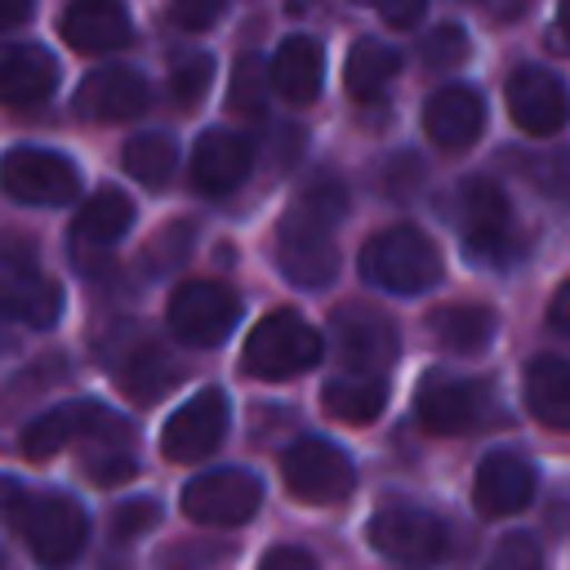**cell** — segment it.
Wrapping results in <instances>:
<instances>
[{
    "mask_svg": "<svg viewBox=\"0 0 570 570\" xmlns=\"http://www.w3.org/2000/svg\"><path fill=\"white\" fill-rule=\"evenodd\" d=\"M4 494H9L13 530L22 534L31 561L40 570H71L89 534L85 508L67 494H22L13 481L4 485Z\"/></svg>",
    "mask_w": 570,
    "mask_h": 570,
    "instance_id": "cell-1",
    "label": "cell"
},
{
    "mask_svg": "<svg viewBox=\"0 0 570 570\" xmlns=\"http://www.w3.org/2000/svg\"><path fill=\"white\" fill-rule=\"evenodd\" d=\"M361 276L387 294H423L441 281V249L419 227H387L365 240Z\"/></svg>",
    "mask_w": 570,
    "mask_h": 570,
    "instance_id": "cell-2",
    "label": "cell"
},
{
    "mask_svg": "<svg viewBox=\"0 0 570 570\" xmlns=\"http://www.w3.org/2000/svg\"><path fill=\"white\" fill-rule=\"evenodd\" d=\"M459 236L472 263L508 267L521 258V236L512 223V205L490 178H468L459 187Z\"/></svg>",
    "mask_w": 570,
    "mask_h": 570,
    "instance_id": "cell-3",
    "label": "cell"
},
{
    "mask_svg": "<svg viewBox=\"0 0 570 570\" xmlns=\"http://www.w3.org/2000/svg\"><path fill=\"white\" fill-rule=\"evenodd\" d=\"M321 361V334L298 316V312H272L263 316L249 338H245V352H240V365L245 374L254 379H294L303 370H312Z\"/></svg>",
    "mask_w": 570,
    "mask_h": 570,
    "instance_id": "cell-4",
    "label": "cell"
},
{
    "mask_svg": "<svg viewBox=\"0 0 570 570\" xmlns=\"http://www.w3.org/2000/svg\"><path fill=\"white\" fill-rule=\"evenodd\" d=\"M370 543H374V552H383L396 566L428 570L445 557L450 534H445V521L419 503H383L370 517Z\"/></svg>",
    "mask_w": 570,
    "mask_h": 570,
    "instance_id": "cell-5",
    "label": "cell"
},
{
    "mask_svg": "<svg viewBox=\"0 0 570 570\" xmlns=\"http://www.w3.org/2000/svg\"><path fill=\"white\" fill-rule=\"evenodd\" d=\"M414 410L419 423L436 436H454V432H476L481 423H490L494 405H490V387L481 379H463V374H445L432 370L419 392H414Z\"/></svg>",
    "mask_w": 570,
    "mask_h": 570,
    "instance_id": "cell-6",
    "label": "cell"
},
{
    "mask_svg": "<svg viewBox=\"0 0 570 570\" xmlns=\"http://www.w3.org/2000/svg\"><path fill=\"white\" fill-rule=\"evenodd\" d=\"M240 321V298L218 281H183L169 294V330L187 347H218Z\"/></svg>",
    "mask_w": 570,
    "mask_h": 570,
    "instance_id": "cell-7",
    "label": "cell"
},
{
    "mask_svg": "<svg viewBox=\"0 0 570 570\" xmlns=\"http://www.w3.org/2000/svg\"><path fill=\"white\" fill-rule=\"evenodd\" d=\"M281 476L289 485L294 499L303 503H338L352 494L356 485V468L352 459L321 436H303L281 454Z\"/></svg>",
    "mask_w": 570,
    "mask_h": 570,
    "instance_id": "cell-8",
    "label": "cell"
},
{
    "mask_svg": "<svg viewBox=\"0 0 570 570\" xmlns=\"http://www.w3.org/2000/svg\"><path fill=\"white\" fill-rule=\"evenodd\" d=\"M258 503H263V481L245 468L200 472L183 490V512L200 525H240L258 512Z\"/></svg>",
    "mask_w": 570,
    "mask_h": 570,
    "instance_id": "cell-9",
    "label": "cell"
},
{
    "mask_svg": "<svg viewBox=\"0 0 570 570\" xmlns=\"http://www.w3.org/2000/svg\"><path fill=\"white\" fill-rule=\"evenodd\" d=\"M80 436L125 441L129 428H125L116 414H107L102 405H94V401H62V405L45 410L40 419H31V423L22 428V454H27V459H49V454H58L62 445H71V441H80Z\"/></svg>",
    "mask_w": 570,
    "mask_h": 570,
    "instance_id": "cell-10",
    "label": "cell"
},
{
    "mask_svg": "<svg viewBox=\"0 0 570 570\" xmlns=\"http://www.w3.org/2000/svg\"><path fill=\"white\" fill-rule=\"evenodd\" d=\"M227 436V396L218 387H200L191 401H183L165 432H160V454L169 463H200L209 459Z\"/></svg>",
    "mask_w": 570,
    "mask_h": 570,
    "instance_id": "cell-11",
    "label": "cell"
},
{
    "mask_svg": "<svg viewBox=\"0 0 570 570\" xmlns=\"http://www.w3.org/2000/svg\"><path fill=\"white\" fill-rule=\"evenodd\" d=\"M4 191L27 205H67L80 191V174L67 156L45 147H9L4 156Z\"/></svg>",
    "mask_w": 570,
    "mask_h": 570,
    "instance_id": "cell-12",
    "label": "cell"
},
{
    "mask_svg": "<svg viewBox=\"0 0 570 570\" xmlns=\"http://www.w3.org/2000/svg\"><path fill=\"white\" fill-rule=\"evenodd\" d=\"M334 347L338 356L356 370V374H383L396 352H401V338H396V325L374 312V307H338L334 312Z\"/></svg>",
    "mask_w": 570,
    "mask_h": 570,
    "instance_id": "cell-13",
    "label": "cell"
},
{
    "mask_svg": "<svg viewBox=\"0 0 570 570\" xmlns=\"http://www.w3.org/2000/svg\"><path fill=\"white\" fill-rule=\"evenodd\" d=\"M147 102H151V89L134 67H98L80 80V89L71 98L76 116L89 120V125L134 120V116L147 111Z\"/></svg>",
    "mask_w": 570,
    "mask_h": 570,
    "instance_id": "cell-14",
    "label": "cell"
},
{
    "mask_svg": "<svg viewBox=\"0 0 570 570\" xmlns=\"http://www.w3.org/2000/svg\"><path fill=\"white\" fill-rule=\"evenodd\" d=\"M276 263L298 289H321L338 272V249L330 240V227L307 223L298 214H285L281 236H276Z\"/></svg>",
    "mask_w": 570,
    "mask_h": 570,
    "instance_id": "cell-15",
    "label": "cell"
},
{
    "mask_svg": "<svg viewBox=\"0 0 570 570\" xmlns=\"http://www.w3.org/2000/svg\"><path fill=\"white\" fill-rule=\"evenodd\" d=\"M134 227V200L116 187H102L94 191L80 214L71 218V232H67V249L80 267H94V258H107V249Z\"/></svg>",
    "mask_w": 570,
    "mask_h": 570,
    "instance_id": "cell-16",
    "label": "cell"
},
{
    "mask_svg": "<svg viewBox=\"0 0 570 570\" xmlns=\"http://www.w3.org/2000/svg\"><path fill=\"white\" fill-rule=\"evenodd\" d=\"M508 111H512V120L525 134L548 138V134H557L566 125L570 94H566V85L552 71H543V67H517L508 76Z\"/></svg>",
    "mask_w": 570,
    "mask_h": 570,
    "instance_id": "cell-17",
    "label": "cell"
},
{
    "mask_svg": "<svg viewBox=\"0 0 570 570\" xmlns=\"http://www.w3.org/2000/svg\"><path fill=\"white\" fill-rule=\"evenodd\" d=\"M254 165V142L232 129H209L191 147V183L205 196H227L249 178Z\"/></svg>",
    "mask_w": 570,
    "mask_h": 570,
    "instance_id": "cell-18",
    "label": "cell"
},
{
    "mask_svg": "<svg viewBox=\"0 0 570 570\" xmlns=\"http://www.w3.org/2000/svg\"><path fill=\"white\" fill-rule=\"evenodd\" d=\"M534 468L512 454V450H494L481 459L476 468V481H472V503L476 512L485 517H508V512H521L530 499H534Z\"/></svg>",
    "mask_w": 570,
    "mask_h": 570,
    "instance_id": "cell-19",
    "label": "cell"
},
{
    "mask_svg": "<svg viewBox=\"0 0 570 570\" xmlns=\"http://www.w3.org/2000/svg\"><path fill=\"white\" fill-rule=\"evenodd\" d=\"M58 31L76 53H107L129 45L134 22L125 0H71L58 18Z\"/></svg>",
    "mask_w": 570,
    "mask_h": 570,
    "instance_id": "cell-20",
    "label": "cell"
},
{
    "mask_svg": "<svg viewBox=\"0 0 570 570\" xmlns=\"http://www.w3.org/2000/svg\"><path fill=\"white\" fill-rule=\"evenodd\" d=\"M423 129L436 147L445 151H459V147H472L476 134L485 129V102L476 89L468 85H445L436 89L428 102H423Z\"/></svg>",
    "mask_w": 570,
    "mask_h": 570,
    "instance_id": "cell-21",
    "label": "cell"
},
{
    "mask_svg": "<svg viewBox=\"0 0 570 570\" xmlns=\"http://www.w3.org/2000/svg\"><path fill=\"white\" fill-rule=\"evenodd\" d=\"M4 312L31 330H49L62 316V289L40 276L22 249H9L4 258Z\"/></svg>",
    "mask_w": 570,
    "mask_h": 570,
    "instance_id": "cell-22",
    "label": "cell"
},
{
    "mask_svg": "<svg viewBox=\"0 0 570 570\" xmlns=\"http://www.w3.org/2000/svg\"><path fill=\"white\" fill-rule=\"evenodd\" d=\"M428 334L436 338V347L472 356V352H485L494 343L499 316L485 303H445V307L428 312Z\"/></svg>",
    "mask_w": 570,
    "mask_h": 570,
    "instance_id": "cell-23",
    "label": "cell"
},
{
    "mask_svg": "<svg viewBox=\"0 0 570 570\" xmlns=\"http://www.w3.org/2000/svg\"><path fill=\"white\" fill-rule=\"evenodd\" d=\"M525 410L557 432H570V361L561 356H534L521 379Z\"/></svg>",
    "mask_w": 570,
    "mask_h": 570,
    "instance_id": "cell-24",
    "label": "cell"
},
{
    "mask_svg": "<svg viewBox=\"0 0 570 570\" xmlns=\"http://www.w3.org/2000/svg\"><path fill=\"white\" fill-rule=\"evenodd\" d=\"M53 85H58V67L40 45H9L0 62V98L9 107H36L53 94Z\"/></svg>",
    "mask_w": 570,
    "mask_h": 570,
    "instance_id": "cell-25",
    "label": "cell"
},
{
    "mask_svg": "<svg viewBox=\"0 0 570 570\" xmlns=\"http://www.w3.org/2000/svg\"><path fill=\"white\" fill-rule=\"evenodd\" d=\"M178 379H183V365H178L160 343H134V347L120 356V365H116L120 392H125L129 401H138V405L160 401Z\"/></svg>",
    "mask_w": 570,
    "mask_h": 570,
    "instance_id": "cell-26",
    "label": "cell"
},
{
    "mask_svg": "<svg viewBox=\"0 0 570 570\" xmlns=\"http://www.w3.org/2000/svg\"><path fill=\"white\" fill-rule=\"evenodd\" d=\"M321 71H325V58L307 36H289L272 58V85L294 107H307L321 94Z\"/></svg>",
    "mask_w": 570,
    "mask_h": 570,
    "instance_id": "cell-27",
    "label": "cell"
},
{
    "mask_svg": "<svg viewBox=\"0 0 570 570\" xmlns=\"http://www.w3.org/2000/svg\"><path fill=\"white\" fill-rule=\"evenodd\" d=\"M396 71H401V53H396L387 40L365 36V40H356L352 53H347V94H352L356 102H379V98L392 89Z\"/></svg>",
    "mask_w": 570,
    "mask_h": 570,
    "instance_id": "cell-28",
    "label": "cell"
},
{
    "mask_svg": "<svg viewBox=\"0 0 570 570\" xmlns=\"http://www.w3.org/2000/svg\"><path fill=\"white\" fill-rule=\"evenodd\" d=\"M383 401H387V387L379 374H343V379H330L325 383V410L343 423H374L383 414Z\"/></svg>",
    "mask_w": 570,
    "mask_h": 570,
    "instance_id": "cell-29",
    "label": "cell"
},
{
    "mask_svg": "<svg viewBox=\"0 0 570 570\" xmlns=\"http://www.w3.org/2000/svg\"><path fill=\"white\" fill-rule=\"evenodd\" d=\"M120 165L142 187H165L169 174L178 169V147H174L169 134H134L120 151Z\"/></svg>",
    "mask_w": 570,
    "mask_h": 570,
    "instance_id": "cell-30",
    "label": "cell"
},
{
    "mask_svg": "<svg viewBox=\"0 0 570 570\" xmlns=\"http://www.w3.org/2000/svg\"><path fill=\"white\" fill-rule=\"evenodd\" d=\"M267 80L272 71H263V62L254 53L236 58V71H232V89H227V107L236 116H263V102H267Z\"/></svg>",
    "mask_w": 570,
    "mask_h": 570,
    "instance_id": "cell-31",
    "label": "cell"
},
{
    "mask_svg": "<svg viewBox=\"0 0 570 570\" xmlns=\"http://www.w3.org/2000/svg\"><path fill=\"white\" fill-rule=\"evenodd\" d=\"M343 209H347L343 187H338L334 178H316V183H307V187L294 196V209H289V214H298V218H307V223H321V227H334V223L343 218Z\"/></svg>",
    "mask_w": 570,
    "mask_h": 570,
    "instance_id": "cell-32",
    "label": "cell"
},
{
    "mask_svg": "<svg viewBox=\"0 0 570 570\" xmlns=\"http://www.w3.org/2000/svg\"><path fill=\"white\" fill-rule=\"evenodd\" d=\"M209 80H214V62H209L205 53L183 58V62L169 71V98H174V107H183V111L200 107L205 94H209Z\"/></svg>",
    "mask_w": 570,
    "mask_h": 570,
    "instance_id": "cell-33",
    "label": "cell"
},
{
    "mask_svg": "<svg viewBox=\"0 0 570 570\" xmlns=\"http://www.w3.org/2000/svg\"><path fill=\"white\" fill-rule=\"evenodd\" d=\"M419 58H423L432 71H450V67H459V62L468 58V31L454 27V22L432 27V31L423 36V45H419Z\"/></svg>",
    "mask_w": 570,
    "mask_h": 570,
    "instance_id": "cell-34",
    "label": "cell"
},
{
    "mask_svg": "<svg viewBox=\"0 0 570 570\" xmlns=\"http://www.w3.org/2000/svg\"><path fill=\"white\" fill-rule=\"evenodd\" d=\"M517 169L525 174V183H534L539 191L566 200L570 196V156L566 151H548V156H530V160H517Z\"/></svg>",
    "mask_w": 570,
    "mask_h": 570,
    "instance_id": "cell-35",
    "label": "cell"
},
{
    "mask_svg": "<svg viewBox=\"0 0 570 570\" xmlns=\"http://www.w3.org/2000/svg\"><path fill=\"white\" fill-rule=\"evenodd\" d=\"M485 570H543V552L534 543V534H508L499 539V548L490 552V566Z\"/></svg>",
    "mask_w": 570,
    "mask_h": 570,
    "instance_id": "cell-36",
    "label": "cell"
},
{
    "mask_svg": "<svg viewBox=\"0 0 570 570\" xmlns=\"http://www.w3.org/2000/svg\"><path fill=\"white\" fill-rule=\"evenodd\" d=\"M156 517H160L156 499H134V503H120V508H116V517H111V539L125 548L129 539H138L142 530H151V525H156Z\"/></svg>",
    "mask_w": 570,
    "mask_h": 570,
    "instance_id": "cell-37",
    "label": "cell"
},
{
    "mask_svg": "<svg viewBox=\"0 0 570 570\" xmlns=\"http://www.w3.org/2000/svg\"><path fill=\"white\" fill-rule=\"evenodd\" d=\"M85 472H89L94 485H120V481H129L138 472V463L129 459V450L107 445V454H89L85 459Z\"/></svg>",
    "mask_w": 570,
    "mask_h": 570,
    "instance_id": "cell-38",
    "label": "cell"
},
{
    "mask_svg": "<svg viewBox=\"0 0 570 570\" xmlns=\"http://www.w3.org/2000/svg\"><path fill=\"white\" fill-rule=\"evenodd\" d=\"M223 4L227 0H169V13L187 27V31H205L223 18Z\"/></svg>",
    "mask_w": 570,
    "mask_h": 570,
    "instance_id": "cell-39",
    "label": "cell"
},
{
    "mask_svg": "<svg viewBox=\"0 0 570 570\" xmlns=\"http://www.w3.org/2000/svg\"><path fill=\"white\" fill-rule=\"evenodd\" d=\"M356 4L374 9L387 27H414L423 18V9H428V0H356Z\"/></svg>",
    "mask_w": 570,
    "mask_h": 570,
    "instance_id": "cell-40",
    "label": "cell"
},
{
    "mask_svg": "<svg viewBox=\"0 0 570 570\" xmlns=\"http://www.w3.org/2000/svg\"><path fill=\"white\" fill-rule=\"evenodd\" d=\"M258 570H316V561L303 552V548H267L263 552V561H258Z\"/></svg>",
    "mask_w": 570,
    "mask_h": 570,
    "instance_id": "cell-41",
    "label": "cell"
},
{
    "mask_svg": "<svg viewBox=\"0 0 570 570\" xmlns=\"http://www.w3.org/2000/svg\"><path fill=\"white\" fill-rule=\"evenodd\" d=\"M548 325H552L557 334H566V338H570V281L552 294V303H548Z\"/></svg>",
    "mask_w": 570,
    "mask_h": 570,
    "instance_id": "cell-42",
    "label": "cell"
},
{
    "mask_svg": "<svg viewBox=\"0 0 570 570\" xmlns=\"http://www.w3.org/2000/svg\"><path fill=\"white\" fill-rule=\"evenodd\" d=\"M485 18H494V22H512V18H521L525 9H530V0H472Z\"/></svg>",
    "mask_w": 570,
    "mask_h": 570,
    "instance_id": "cell-43",
    "label": "cell"
},
{
    "mask_svg": "<svg viewBox=\"0 0 570 570\" xmlns=\"http://www.w3.org/2000/svg\"><path fill=\"white\" fill-rule=\"evenodd\" d=\"M27 13H31V0H0V27L27 22Z\"/></svg>",
    "mask_w": 570,
    "mask_h": 570,
    "instance_id": "cell-44",
    "label": "cell"
},
{
    "mask_svg": "<svg viewBox=\"0 0 570 570\" xmlns=\"http://www.w3.org/2000/svg\"><path fill=\"white\" fill-rule=\"evenodd\" d=\"M557 31L566 36V45H570V0H561V13H557Z\"/></svg>",
    "mask_w": 570,
    "mask_h": 570,
    "instance_id": "cell-45",
    "label": "cell"
}]
</instances>
